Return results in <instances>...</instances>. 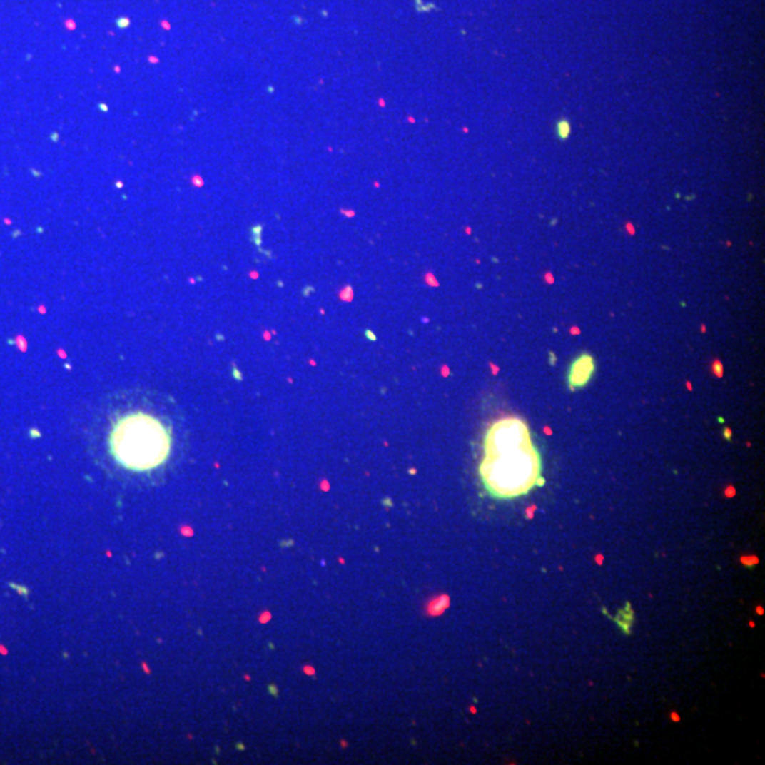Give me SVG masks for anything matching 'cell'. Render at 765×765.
Returning <instances> with one entry per match:
<instances>
[{
    "mask_svg": "<svg viewBox=\"0 0 765 765\" xmlns=\"http://www.w3.org/2000/svg\"><path fill=\"white\" fill-rule=\"evenodd\" d=\"M557 129H559V131H557L559 136H560L562 139H566V138L569 136V133H570V123H569L567 121H562V122H559Z\"/></svg>",
    "mask_w": 765,
    "mask_h": 765,
    "instance_id": "obj_4",
    "label": "cell"
},
{
    "mask_svg": "<svg viewBox=\"0 0 765 765\" xmlns=\"http://www.w3.org/2000/svg\"><path fill=\"white\" fill-rule=\"evenodd\" d=\"M542 472V455L522 418L505 417L487 427L479 475L492 497L525 496L544 482Z\"/></svg>",
    "mask_w": 765,
    "mask_h": 765,
    "instance_id": "obj_2",
    "label": "cell"
},
{
    "mask_svg": "<svg viewBox=\"0 0 765 765\" xmlns=\"http://www.w3.org/2000/svg\"><path fill=\"white\" fill-rule=\"evenodd\" d=\"M106 447L125 471L152 472L168 462L175 442L172 414L146 395H131L108 408Z\"/></svg>",
    "mask_w": 765,
    "mask_h": 765,
    "instance_id": "obj_1",
    "label": "cell"
},
{
    "mask_svg": "<svg viewBox=\"0 0 765 765\" xmlns=\"http://www.w3.org/2000/svg\"><path fill=\"white\" fill-rule=\"evenodd\" d=\"M594 372H595L594 358L588 353L578 356L572 363L570 370H569V378H567L569 387L572 390L585 387L588 382H591Z\"/></svg>",
    "mask_w": 765,
    "mask_h": 765,
    "instance_id": "obj_3",
    "label": "cell"
}]
</instances>
